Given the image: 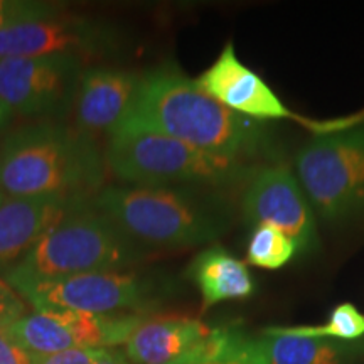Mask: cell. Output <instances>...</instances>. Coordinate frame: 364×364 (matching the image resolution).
I'll use <instances>...</instances> for the list:
<instances>
[{
  "instance_id": "d6986e66",
  "label": "cell",
  "mask_w": 364,
  "mask_h": 364,
  "mask_svg": "<svg viewBox=\"0 0 364 364\" xmlns=\"http://www.w3.org/2000/svg\"><path fill=\"white\" fill-rule=\"evenodd\" d=\"M297 253L295 243L275 226H257L248 241L247 258L255 267L275 270L289 263Z\"/></svg>"
},
{
  "instance_id": "8fae6325",
  "label": "cell",
  "mask_w": 364,
  "mask_h": 364,
  "mask_svg": "<svg viewBox=\"0 0 364 364\" xmlns=\"http://www.w3.org/2000/svg\"><path fill=\"white\" fill-rule=\"evenodd\" d=\"M196 81L216 102L252 120L262 122L290 118V120L302 122L309 129L317 130V135L346 129L361 120V118L353 117L322 124V122H311L290 112L284 102L273 93L270 86L240 61L231 43L225 46L216 61Z\"/></svg>"
},
{
  "instance_id": "9c48e42d",
  "label": "cell",
  "mask_w": 364,
  "mask_h": 364,
  "mask_svg": "<svg viewBox=\"0 0 364 364\" xmlns=\"http://www.w3.org/2000/svg\"><path fill=\"white\" fill-rule=\"evenodd\" d=\"M124 49V34L107 21L58 16L0 31V58H105Z\"/></svg>"
},
{
  "instance_id": "603a6c76",
  "label": "cell",
  "mask_w": 364,
  "mask_h": 364,
  "mask_svg": "<svg viewBox=\"0 0 364 364\" xmlns=\"http://www.w3.org/2000/svg\"><path fill=\"white\" fill-rule=\"evenodd\" d=\"M24 314L22 300L12 292V287L6 280H0V327L9 326Z\"/></svg>"
},
{
  "instance_id": "30bf717a",
  "label": "cell",
  "mask_w": 364,
  "mask_h": 364,
  "mask_svg": "<svg viewBox=\"0 0 364 364\" xmlns=\"http://www.w3.org/2000/svg\"><path fill=\"white\" fill-rule=\"evenodd\" d=\"M241 213L253 226H275L300 253L318 247L314 209L294 172L284 166L257 167L243 189Z\"/></svg>"
},
{
  "instance_id": "5b68a950",
  "label": "cell",
  "mask_w": 364,
  "mask_h": 364,
  "mask_svg": "<svg viewBox=\"0 0 364 364\" xmlns=\"http://www.w3.org/2000/svg\"><path fill=\"white\" fill-rule=\"evenodd\" d=\"M107 169L127 186L225 191L247 184L257 166L223 159L147 130H118L105 149Z\"/></svg>"
},
{
  "instance_id": "277c9868",
  "label": "cell",
  "mask_w": 364,
  "mask_h": 364,
  "mask_svg": "<svg viewBox=\"0 0 364 364\" xmlns=\"http://www.w3.org/2000/svg\"><path fill=\"white\" fill-rule=\"evenodd\" d=\"M88 201L73 206L4 277L12 289L100 272H125L150 258Z\"/></svg>"
},
{
  "instance_id": "ffe728a7",
  "label": "cell",
  "mask_w": 364,
  "mask_h": 364,
  "mask_svg": "<svg viewBox=\"0 0 364 364\" xmlns=\"http://www.w3.org/2000/svg\"><path fill=\"white\" fill-rule=\"evenodd\" d=\"M282 332L312 338H331L341 341H359L364 338V314L353 304H341L331 312L324 326L277 327Z\"/></svg>"
},
{
  "instance_id": "3957f363",
  "label": "cell",
  "mask_w": 364,
  "mask_h": 364,
  "mask_svg": "<svg viewBox=\"0 0 364 364\" xmlns=\"http://www.w3.org/2000/svg\"><path fill=\"white\" fill-rule=\"evenodd\" d=\"M105 154L93 136L58 122H36L0 142V191L6 198L93 199L105 186Z\"/></svg>"
},
{
  "instance_id": "5bb4252c",
  "label": "cell",
  "mask_w": 364,
  "mask_h": 364,
  "mask_svg": "<svg viewBox=\"0 0 364 364\" xmlns=\"http://www.w3.org/2000/svg\"><path fill=\"white\" fill-rule=\"evenodd\" d=\"M215 327L188 316H147L125 343L130 364H174L203 344Z\"/></svg>"
},
{
  "instance_id": "d4e9b609",
  "label": "cell",
  "mask_w": 364,
  "mask_h": 364,
  "mask_svg": "<svg viewBox=\"0 0 364 364\" xmlns=\"http://www.w3.org/2000/svg\"><path fill=\"white\" fill-rule=\"evenodd\" d=\"M100 364H130V361L127 359L125 353H122L120 349L108 348L107 351H105Z\"/></svg>"
},
{
  "instance_id": "7a4b0ae2",
  "label": "cell",
  "mask_w": 364,
  "mask_h": 364,
  "mask_svg": "<svg viewBox=\"0 0 364 364\" xmlns=\"http://www.w3.org/2000/svg\"><path fill=\"white\" fill-rule=\"evenodd\" d=\"M91 204L150 253L213 243L235 216L223 191L203 188L105 186Z\"/></svg>"
},
{
  "instance_id": "7402d4cb",
  "label": "cell",
  "mask_w": 364,
  "mask_h": 364,
  "mask_svg": "<svg viewBox=\"0 0 364 364\" xmlns=\"http://www.w3.org/2000/svg\"><path fill=\"white\" fill-rule=\"evenodd\" d=\"M107 349L75 348L54 354H31V364H100Z\"/></svg>"
},
{
  "instance_id": "484cf974",
  "label": "cell",
  "mask_w": 364,
  "mask_h": 364,
  "mask_svg": "<svg viewBox=\"0 0 364 364\" xmlns=\"http://www.w3.org/2000/svg\"><path fill=\"white\" fill-rule=\"evenodd\" d=\"M11 118H12L11 110H9L6 105H4L2 100H0V132L6 129L9 122H11Z\"/></svg>"
},
{
  "instance_id": "4316f807",
  "label": "cell",
  "mask_w": 364,
  "mask_h": 364,
  "mask_svg": "<svg viewBox=\"0 0 364 364\" xmlns=\"http://www.w3.org/2000/svg\"><path fill=\"white\" fill-rule=\"evenodd\" d=\"M4 199H6V196H4V193H2V191H0V206H2Z\"/></svg>"
},
{
  "instance_id": "ba28073f",
  "label": "cell",
  "mask_w": 364,
  "mask_h": 364,
  "mask_svg": "<svg viewBox=\"0 0 364 364\" xmlns=\"http://www.w3.org/2000/svg\"><path fill=\"white\" fill-rule=\"evenodd\" d=\"M85 59L78 56L0 58V100L12 115L63 118L73 110Z\"/></svg>"
},
{
  "instance_id": "9a60e30c",
  "label": "cell",
  "mask_w": 364,
  "mask_h": 364,
  "mask_svg": "<svg viewBox=\"0 0 364 364\" xmlns=\"http://www.w3.org/2000/svg\"><path fill=\"white\" fill-rule=\"evenodd\" d=\"M188 277L198 285L203 307L209 309L225 300L247 299L255 292L247 263L223 247H209L191 262Z\"/></svg>"
},
{
  "instance_id": "44dd1931",
  "label": "cell",
  "mask_w": 364,
  "mask_h": 364,
  "mask_svg": "<svg viewBox=\"0 0 364 364\" xmlns=\"http://www.w3.org/2000/svg\"><path fill=\"white\" fill-rule=\"evenodd\" d=\"M63 14V7L36 0H0V31Z\"/></svg>"
},
{
  "instance_id": "4fadbf2b",
  "label": "cell",
  "mask_w": 364,
  "mask_h": 364,
  "mask_svg": "<svg viewBox=\"0 0 364 364\" xmlns=\"http://www.w3.org/2000/svg\"><path fill=\"white\" fill-rule=\"evenodd\" d=\"M88 199L58 196L6 198L0 206V275L19 263L73 206Z\"/></svg>"
},
{
  "instance_id": "e0dca14e",
  "label": "cell",
  "mask_w": 364,
  "mask_h": 364,
  "mask_svg": "<svg viewBox=\"0 0 364 364\" xmlns=\"http://www.w3.org/2000/svg\"><path fill=\"white\" fill-rule=\"evenodd\" d=\"M4 331L29 354H54L76 348L75 338L56 311L24 314Z\"/></svg>"
},
{
  "instance_id": "6da1fadb",
  "label": "cell",
  "mask_w": 364,
  "mask_h": 364,
  "mask_svg": "<svg viewBox=\"0 0 364 364\" xmlns=\"http://www.w3.org/2000/svg\"><path fill=\"white\" fill-rule=\"evenodd\" d=\"M147 130L223 159L250 162L272 150L267 127L209 97L174 65L142 76L134 108L120 130Z\"/></svg>"
},
{
  "instance_id": "2e32d148",
  "label": "cell",
  "mask_w": 364,
  "mask_h": 364,
  "mask_svg": "<svg viewBox=\"0 0 364 364\" xmlns=\"http://www.w3.org/2000/svg\"><path fill=\"white\" fill-rule=\"evenodd\" d=\"M263 348L270 364H351L364 358V341L287 334L270 327L263 332Z\"/></svg>"
},
{
  "instance_id": "7c38bea8",
  "label": "cell",
  "mask_w": 364,
  "mask_h": 364,
  "mask_svg": "<svg viewBox=\"0 0 364 364\" xmlns=\"http://www.w3.org/2000/svg\"><path fill=\"white\" fill-rule=\"evenodd\" d=\"M142 76L120 68H88L81 75L75 105V129L97 139L124 127L134 108Z\"/></svg>"
},
{
  "instance_id": "52a82bcc",
  "label": "cell",
  "mask_w": 364,
  "mask_h": 364,
  "mask_svg": "<svg viewBox=\"0 0 364 364\" xmlns=\"http://www.w3.org/2000/svg\"><path fill=\"white\" fill-rule=\"evenodd\" d=\"M36 311L71 309L91 314H149L171 287L156 275L135 272H100L68 279L34 282L14 289Z\"/></svg>"
},
{
  "instance_id": "8992f818",
  "label": "cell",
  "mask_w": 364,
  "mask_h": 364,
  "mask_svg": "<svg viewBox=\"0 0 364 364\" xmlns=\"http://www.w3.org/2000/svg\"><path fill=\"white\" fill-rule=\"evenodd\" d=\"M297 179L322 220L364 215V120L314 136L295 157Z\"/></svg>"
},
{
  "instance_id": "cb8c5ba5",
  "label": "cell",
  "mask_w": 364,
  "mask_h": 364,
  "mask_svg": "<svg viewBox=\"0 0 364 364\" xmlns=\"http://www.w3.org/2000/svg\"><path fill=\"white\" fill-rule=\"evenodd\" d=\"M0 364H31V354L19 348L0 327Z\"/></svg>"
},
{
  "instance_id": "ac0fdd59",
  "label": "cell",
  "mask_w": 364,
  "mask_h": 364,
  "mask_svg": "<svg viewBox=\"0 0 364 364\" xmlns=\"http://www.w3.org/2000/svg\"><path fill=\"white\" fill-rule=\"evenodd\" d=\"M174 364H270L262 339L231 327H215L193 353Z\"/></svg>"
}]
</instances>
